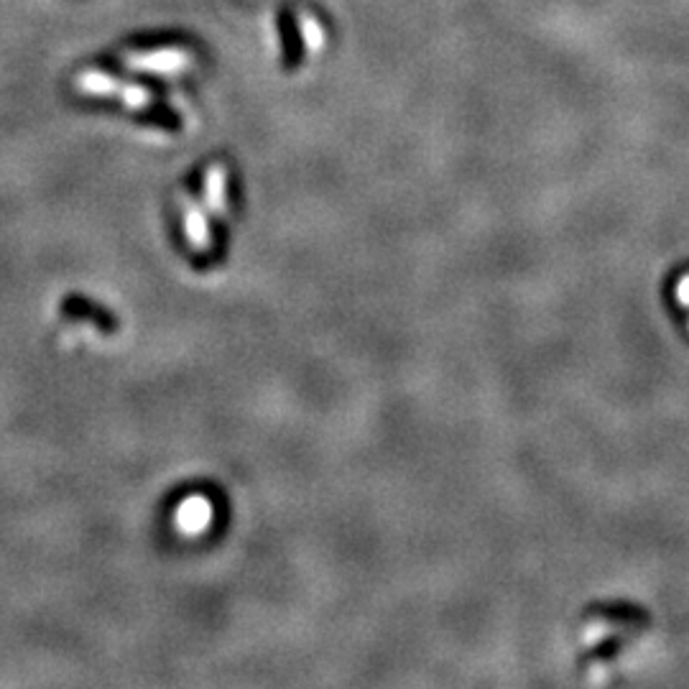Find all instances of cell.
<instances>
[{"label":"cell","instance_id":"6da1fadb","mask_svg":"<svg viewBox=\"0 0 689 689\" xmlns=\"http://www.w3.org/2000/svg\"><path fill=\"white\" fill-rule=\"evenodd\" d=\"M77 85H80V90L90 92V95H118V100H123V103L133 110L149 108L151 103V97L146 90H141V87L136 85H126V82L120 85V82H115L110 75H100V72L80 75Z\"/></svg>","mask_w":689,"mask_h":689},{"label":"cell","instance_id":"7a4b0ae2","mask_svg":"<svg viewBox=\"0 0 689 689\" xmlns=\"http://www.w3.org/2000/svg\"><path fill=\"white\" fill-rule=\"evenodd\" d=\"M215 519V508H212L210 498L194 493V496L184 498L174 513V524H177L179 534L184 536H200L205 534Z\"/></svg>","mask_w":689,"mask_h":689},{"label":"cell","instance_id":"3957f363","mask_svg":"<svg viewBox=\"0 0 689 689\" xmlns=\"http://www.w3.org/2000/svg\"><path fill=\"white\" fill-rule=\"evenodd\" d=\"M126 64L141 72H156V75H177L192 64L187 52L179 49H161V52H146V54H128Z\"/></svg>","mask_w":689,"mask_h":689},{"label":"cell","instance_id":"277c9868","mask_svg":"<svg viewBox=\"0 0 689 689\" xmlns=\"http://www.w3.org/2000/svg\"><path fill=\"white\" fill-rule=\"evenodd\" d=\"M184 233H187L189 245H192L197 253H207L212 245L210 235V220H207V210L200 202L187 200L184 202Z\"/></svg>","mask_w":689,"mask_h":689},{"label":"cell","instance_id":"5b68a950","mask_svg":"<svg viewBox=\"0 0 689 689\" xmlns=\"http://www.w3.org/2000/svg\"><path fill=\"white\" fill-rule=\"evenodd\" d=\"M205 210L215 212L217 217L228 215V171L220 164L212 166L205 177Z\"/></svg>","mask_w":689,"mask_h":689},{"label":"cell","instance_id":"8992f818","mask_svg":"<svg viewBox=\"0 0 689 689\" xmlns=\"http://www.w3.org/2000/svg\"><path fill=\"white\" fill-rule=\"evenodd\" d=\"M677 302L682 304V307L689 309V274L679 279V284H677Z\"/></svg>","mask_w":689,"mask_h":689}]
</instances>
